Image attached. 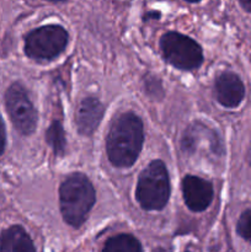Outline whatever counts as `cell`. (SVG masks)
<instances>
[{
  "label": "cell",
  "instance_id": "1",
  "mask_svg": "<svg viewBox=\"0 0 251 252\" xmlns=\"http://www.w3.org/2000/svg\"><path fill=\"white\" fill-rule=\"evenodd\" d=\"M144 143L143 122L135 113L125 112L113 120L106 138V153L116 167H130L139 157Z\"/></svg>",
  "mask_w": 251,
  "mask_h": 252
},
{
  "label": "cell",
  "instance_id": "2",
  "mask_svg": "<svg viewBox=\"0 0 251 252\" xmlns=\"http://www.w3.org/2000/svg\"><path fill=\"white\" fill-rule=\"evenodd\" d=\"M96 202V192L90 180L81 172L69 175L59 187V206L66 224L78 229L88 219Z\"/></svg>",
  "mask_w": 251,
  "mask_h": 252
},
{
  "label": "cell",
  "instance_id": "3",
  "mask_svg": "<svg viewBox=\"0 0 251 252\" xmlns=\"http://www.w3.org/2000/svg\"><path fill=\"white\" fill-rule=\"evenodd\" d=\"M135 198L145 211H161L170 198V179L161 160L150 162L138 177Z\"/></svg>",
  "mask_w": 251,
  "mask_h": 252
},
{
  "label": "cell",
  "instance_id": "4",
  "mask_svg": "<svg viewBox=\"0 0 251 252\" xmlns=\"http://www.w3.org/2000/svg\"><path fill=\"white\" fill-rule=\"evenodd\" d=\"M69 42V33L61 25H44L27 33L25 53L33 61H52L57 58Z\"/></svg>",
  "mask_w": 251,
  "mask_h": 252
},
{
  "label": "cell",
  "instance_id": "5",
  "mask_svg": "<svg viewBox=\"0 0 251 252\" xmlns=\"http://www.w3.org/2000/svg\"><path fill=\"white\" fill-rule=\"evenodd\" d=\"M162 58L181 70H193L203 63V52L194 39L186 34L170 31L160 39Z\"/></svg>",
  "mask_w": 251,
  "mask_h": 252
},
{
  "label": "cell",
  "instance_id": "6",
  "mask_svg": "<svg viewBox=\"0 0 251 252\" xmlns=\"http://www.w3.org/2000/svg\"><path fill=\"white\" fill-rule=\"evenodd\" d=\"M5 105L12 125L22 135H31L36 130L38 115L21 83H14L5 94Z\"/></svg>",
  "mask_w": 251,
  "mask_h": 252
},
{
  "label": "cell",
  "instance_id": "7",
  "mask_svg": "<svg viewBox=\"0 0 251 252\" xmlns=\"http://www.w3.org/2000/svg\"><path fill=\"white\" fill-rule=\"evenodd\" d=\"M181 189L185 203L192 212L206 211L213 201V185L198 176L187 175L182 180Z\"/></svg>",
  "mask_w": 251,
  "mask_h": 252
},
{
  "label": "cell",
  "instance_id": "8",
  "mask_svg": "<svg viewBox=\"0 0 251 252\" xmlns=\"http://www.w3.org/2000/svg\"><path fill=\"white\" fill-rule=\"evenodd\" d=\"M216 98L223 107L235 108L245 97V86L238 74L224 71L214 81Z\"/></svg>",
  "mask_w": 251,
  "mask_h": 252
},
{
  "label": "cell",
  "instance_id": "9",
  "mask_svg": "<svg viewBox=\"0 0 251 252\" xmlns=\"http://www.w3.org/2000/svg\"><path fill=\"white\" fill-rule=\"evenodd\" d=\"M105 113V107L100 100L93 96L85 97L78 106L75 115V123L78 132L85 137H91Z\"/></svg>",
  "mask_w": 251,
  "mask_h": 252
},
{
  "label": "cell",
  "instance_id": "10",
  "mask_svg": "<svg viewBox=\"0 0 251 252\" xmlns=\"http://www.w3.org/2000/svg\"><path fill=\"white\" fill-rule=\"evenodd\" d=\"M33 251H36V248L22 226L12 225L0 234V252Z\"/></svg>",
  "mask_w": 251,
  "mask_h": 252
},
{
  "label": "cell",
  "instance_id": "11",
  "mask_svg": "<svg viewBox=\"0 0 251 252\" xmlns=\"http://www.w3.org/2000/svg\"><path fill=\"white\" fill-rule=\"evenodd\" d=\"M142 250L143 248L139 240L133 235H129V234H120V235L112 236L106 241L102 249V251L105 252H138Z\"/></svg>",
  "mask_w": 251,
  "mask_h": 252
},
{
  "label": "cell",
  "instance_id": "12",
  "mask_svg": "<svg viewBox=\"0 0 251 252\" xmlns=\"http://www.w3.org/2000/svg\"><path fill=\"white\" fill-rule=\"evenodd\" d=\"M46 140L49 147L53 149L56 155H64L66 148V138L65 132L63 129V126L59 121H53L48 129L46 130Z\"/></svg>",
  "mask_w": 251,
  "mask_h": 252
},
{
  "label": "cell",
  "instance_id": "13",
  "mask_svg": "<svg viewBox=\"0 0 251 252\" xmlns=\"http://www.w3.org/2000/svg\"><path fill=\"white\" fill-rule=\"evenodd\" d=\"M236 233L241 239L251 244V209H246L241 213L236 223Z\"/></svg>",
  "mask_w": 251,
  "mask_h": 252
},
{
  "label": "cell",
  "instance_id": "14",
  "mask_svg": "<svg viewBox=\"0 0 251 252\" xmlns=\"http://www.w3.org/2000/svg\"><path fill=\"white\" fill-rule=\"evenodd\" d=\"M144 90L148 94V96H150L153 98H157V100H159V98H161L164 96V89H162L161 83L155 76H148L145 79Z\"/></svg>",
  "mask_w": 251,
  "mask_h": 252
},
{
  "label": "cell",
  "instance_id": "15",
  "mask_svg": "<svg viewBox=\"0 0 251 252\" xmlns=\"http://www.w3.org/2000/svg\"><path fill=\"white\" fill-rule=\"evenodd\" d=\"M5 145H6V132H5L4 121H2L1 116H0V157L4 153Z\"/></svg>",
  "mask_w": 251,
  "mask_h": 252
},
{
  "label": "cell",
  "instance_id": "16",
  "mask_svg": "<svg viewBox=\"0 0 251 252\" xmlns=\"http://www.w3.org/2000/svg\"><path fill=\"white\" fill-rule=\"evenodd\" d=\"M239 1H240L241 7H243L246 12L251 14V0H239Z\"/></svg>",
  "mask_w": 251,
  "mask_h": 252
},
{
  "label": "cell",
  "instance_id": "17",
  "mask_svg": "<svg viewBox=\"0 0 251 252\" xmlns=\"http://www.w3.org/2000/svg\"><path fill=\"white\" fill-rule=\"evenodd\" d=\"M186 1H188V2H198V1H201V0H186Z\"/></svg>",
  "mask_w": 251,
  "mask_h": 252
},
{
  "label": "cell",
  "instance_id": "18",
  "mask_svg": "<svg viewBox=\"0 0 251 252\" xmlns=\"http://www.w3.org/2000/svg\"><path fill=\"white\" fill-rule=\"evenodd\" d=\"M249 162H250V166H251V147H250V155H249Z\"/></svg>",
  "mask_w": 251,
  "mask_h": 252
},
{
  "label": "cell",
  "instance_id": "19",
  "mask_svg": "<svg viewBox=\"0 0 251 252\" xmlns=\"http://www.w3.org/2000/svg\"><path fill=\"white\" fill-rule=\"evenodd\" d=\"M51 1H66V0H51Z\"/></svg>",
  "mask_w": 251,
  "mask_h": 252
}]
</instances>
